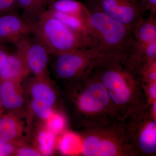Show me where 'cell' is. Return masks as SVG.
Here are the masks:
<instances>
[{
  "label": "cell",
  "mask_w": 156,
  "mask_h": 156,
  "mask_svg": "<svg viewBox=\"0 0 156 156\" xmlns=\"http://www.w3.org/2000/svg\"><path fill=\"white\" fill-rule=\"evenodd\" d=\"M67 83L65 98L74 124L79 130L122 120L106 89L92 71Z\"/></svg>",
  "instance_id": "cell-1"
},
{
  "label": "cell",
  "mask_w": 156,
  "mask_h": 156,
  "mask_svg": "<svg viewBox=\"0 0 156 156\" xmlns=\"http://www.w3.org/2000/svg\"><path fill=\"white\" fill-rule=\"evenodd\" d=\"M91 71L106 89L121 119L147 107L146 98L139 79L126 66L123 57H105Z\"/></svg>",
  "instance_id": "cell-2"
},
{
  "label": "cell",
  "mask_w": 156,
  "mask_h": 156,
  "mask_svg": "<svg viewBox=\"0 0 156 156\" xmlns=\"http://www.w3.org/2000/svg\"><path fill=\"white\" fill-rule=\"evenodd\" d=\"M87 20L88 47L106 57L126 58L133 41V28L109 17L90 3Z\"/></svg>",
  "instance_id": "cell-3"
},
{
  "label": "cell",
  "mask_w": 156,
  "mask_h": 156,
  "mask_svg": "<svg viewBox=\"0 0 156 156\" xmlns=\"http://www.w3.org/2000/svg\"><path fill=\"white\" fill-rule=\"evenodd\" d=\"M80 152L84 156H134L122 120L80 131Z\"/></svg>",
  "instance_id": "cell-4"
},
{
  "label": "cell",
  "mask_w": 156,
  "mask_h": 156,
  "mask_svg": "<svg viewBox=\"0 0 156 156\" xmlns=\"http://www.w3.org/2000/svg\"><path fill=\"white\" fill-rule=\"evenodd\" d=\"M32 34L50 55L54 56L89 48L87 40L82 34L56 18L48 9L34 23Z\"/></svg>",
  "instance_id": "cell-5"
},
{
  "label": "cell",
  "mask_w": 156,
  "mask_h": 156,
  "mask_svg": "<svg viewBox=\"0 0 156 156\" xmlns=\"http://www.w3.org/2000/svg\"><path fill=\"white\" fill-rule=\"evenodd\" d=\"M123 121L134 156H156V117L149 106L131 114Z\"/></svg>",
  "instance_id": "cell-6"
},
{
  "label": "cell",
  "mask_w": 156,
  "mask_h": 156,
  "mask_svg": "<svg viewBox=\"0 0 156 156\" xmlns=\"http://www.w3.org/2000/svg\"><path fill=\"white\" fill-rule=\"evenodd\" d=\"M133 33V44L124 62L135 74L144 64L156 59V16L143 17L134 26Z\"/></svg>",
  "instance_id": "cell-7"
},
{
  "label": "cell",
  "mask_w": 156,
  "mask_h": 156,
  "mask_svg": "<svg viewBox=\"0 0 156 156\" xmlns=\"http://www.w3.org/2000/svg\"><path fill=\"white\" fill-rule=\"evenodd\" d=\"M54 56L53 73L57 78L67 83L91 72L99 61L106 57L89 48H79Z\"/></svg>",
  "instance_id": "cell-8"
},
{
  "label": "cell",
  "mask_w": 156,
  "mask_h": 156,
  "mask_svg": "<svg viewBox=\"0 0 156 156\" xmlns=\"http://www.w3.org/2000/svg\"><path fill=\"white\" fill-rule=\"evenodd\" d=\"M15 46L30 74L39 79H50L48 70L50 53L32 34L23 39Z\"/></svg>",
  "instance_id": "cell-9"
},
{
  "label": "cell",
  "mask_w": 156,
  "mask_h": 156,
  "mask_svg": "<svg viewBox=\"0 0 156 156\" xmlns=\"http://www.w3.org/2000/svg\"><path fill=\"white\" fill-rule=\"evenodd\" d=\"M109 17L123 24L134 28L142 19L145 11L140 0H90Z\"/></svg>",
  "instance_id": "cell-10"
},
{
  "label": "cell",
  "mask_w": 156,
  "mask_h": 156,
  "mask_svg": "<svg viewBox=\"0 0 156 156\" xmlns=\"http://www.w3.org/2000/svg\"><path fill=\"white\" fill-rule=\"evenodd\" d=\"M34 23L17 11L0 14V44L15 46L32 34Z\"/></svg>",
  "instance_id": "cell-11"
},
{
  "label": "cell",
  "mask_w": 156,
  "mask_h": 156,
  "mask_svg": "<svg viewBox=\"0 0 156 156\" xmlns=\"http://www.w3.org/2000/svg\"><path fill=\"white\" fill-rule=\"evenodd\" d=\"M0 102L5 111L22 117L26 113L25 93L22 83L0 81Z\"/></svg>",
  "instance_id": "cell-12"
},
{
  "label": "cell",
  "mask_w": 156,
  "mask_h": 156,
  "mask_svg": "<svg viewBox=\"0 0 156 156\" xmlns=\"http://www.w3.org/2000/svg\"><path fill=\"white\" fill-rule=\"evenodd\" d=\"M30 74L25 61L16 50L14 53L9 54L5 65L0 70V81L22 83Z\"/></svg>",
  "instance_id": "cell-13"
},
{
  "label": "cell",
  "mask_w": 156,
  "mask_h": 156,
  "mask_svg": "<svg viewBox=\"0 0 156 156\" xmlns=\"http://www.w3.org/2000/svg\"><path fill=\"white\" fill-rule=\"evenodd\" d=\"M25 130L21 117L18 115L7 112L0 117V142H17Z\"/></svg>",
  "instance_id": "cell-14"
},
{
  "label": "cell",
  "mask_w": 156,
  "mask_h": 156,
  "mask_svg": "<svg viewBox=\"0 0 156 156\" xmlns=\"http://www.w3.org/2000/svg\"><path fill=\"white\" fill-rule=\"evenodd\" d=\"M28 77L26 80L31 98L54 106L57 100V96L51 85L50 79H39L33 76L30 79Z\"/></svg>",
  "instance_id": "cell-15"
},
{
  "label": "cell",
  "mask_w": 156,
  "mask_h": 156,
  "mask_svg": "<svg viewBox=\"0 0 156 156\" xmlns=\"http://www.w3.org/2000/svg\"><path fill=\"white\" fill-rule=\"evenodd\" d=\"M48 9L83 19L88 18L89 12L88 7L76 0H52Z\"/></svg>",
  "instance_id": "cell-16"
},
{
  "label": "cell",
  "mask_w": 156,
  "mask_h": 156,
  "mask_svg": "<svg viewBox=\"0 0 156 156\" xmlns=\"http://www.w3.org/2000/svg\"><path fill=\"white\" fill-rule=\"evenodd\" d=\"M36 148L41 156L53 154L56 145V134L50 131L46 125L40 126L35 136Z\"/></svg>",
  "instance_id": "cell-17"
},
{
  "label": "cell",
  "mask_w": 156,
  "mask_h": 156,
  "mask_svg": "<svg viewBox=\"0 0 156 156\" xmlns=\"http://www.w3.org/2000/svg\"><path fill=\"white\" fill-rule=\"evenodd\" d=\"M20 9L23 11V16L34 23L48 9L50 2L48 0H16Z\"/></svg>",
  "instance_id": "cell-18"
},
{
  "label": "cell",
  "mask_w": 156,
  "mask_h": 156,
  "mask_svg": "<svg viewBox=\"0 0 156 156\" xmlns=\"http://www.w3.org/2000/svg\"><path fill=\"white\" fill-rule=\"evenodd\" d=\"M53 107L40 101L31 98L29 109L39 119L46 122L54 112Z\"/></svg>",
  "instance_id": "cell-19"
},
{
  "label": "cell",
  "mask_w": 156,
  "mask_h": 156,
  "mask_svg": "<svg viewBox=\"0 0 156 156\" xmlns=\"http://www.w3.org/2000/svg\"><path fill=\"white\" fill-rule=\"evenodd\" d=\"M135 75L141 85L156 82V59L144 64L136 71Z\"/></svg>",
  "instance_id": "cell-20"
},
{
  "label": "cell",
  "mask_w": 156,
  "mask_h": 156,
  "mask_svg": "<svg viewBox=\"0 0 156 156\" xmlns=\"http://www.w3.org/2000/svg\"><path fill=\"white\" fill-rule=\"evenodd\" d=\"M45 122L47 128L53 133L57 134L63 131L65 125V120L61 114L54 112Z\"/></svg>",
  "instance_id": "cell-21"
},
{
  "label": "cell",
  "mask_w": 156,
  "mask_h": 156,
  "mask_svg": "<svg viewBox=\"0 0 156 156\" xmlns=\"http://www.w3.org/2000/svg\"><path fill=\"white\" fill-rule=\"evenodd\" d=\"M76 136L71 133H66L62 136L58 141L59 150L64 154H72L76 149Z\"/></svg>",
  "instance_id": "cell-22"
},
{
  "label": "cell",
  "mask_w": 156,
  "mask_h": 156,
  "mask_svg": "<svg viewBox=\"0 0 156 156\" xmlns=\"http://www.w3.org/2000/svg\"><path fill=\"white\" fill-rule=\"evenodd\" d=\"M14 156H41L40 152L36 147L22 144L19 142L17 144Z\"/></svg>",
  "instance_id": "cell-23"
},
{
  "label": "cell",
  "mask_w": 156,
  "mask_h": 156,
  "mask_svg": "<svg viewBox=\"0 0 156 156\" xmlns=\"http://www.w3.org/2000/svg\"><path fill=\"white\" fill-rule=\"evenodd\" d=\"M143 90L145 94L147 106L156 102V82L142 84Z\"/></svg>",
  "instance_id": "cell-24"
},
{
  "label": "cell",
  "mask_w": 156,
  "mask_h": 156,
  "mask_svg": "<svg viewBox=\"0 0 156 156\" xmlns=\"http://www.w3.org/2000/svg\"><path fill=\"white\" fill-rule=\"evenodd\" d=\"M19 142H0V156H14Z\"/></svg>",
  "instance_id": "cell-25"
},
{
  "label": "cell",
  "mask_w": 156,
  "mask_h": 156,
  "mask_svg": "<svg viewBox=\"0 0 156 156\" xmlns=\"http://www.w3.org/2000/svg\"><path fill=\"white\" fill-rule=\"evenodd\" d=\"M18 9L16 0H0V14L16 11Z\"/></svg>",
  "instance_id": "cell-26"
},
{
  "label": "cell",
  "mask_w": 156,
  "mask_h": 156,
  "mask_svg": "<svg viewBox=\"0 0 156 156\" xmlns=\"http://www.w3.org/2000/svg\"><path fill=\"white\" fill-rule=\"evenodd\" d=\"M144 11H148L151 15H156V0H140Z\"/></svg>",
  "instance_id": "cell-27"
},
{
  "label": "cell",
  "mask_w": 156,
  "mask_h": 156,
  "mask_svg": "<svg viewBox=\"0 0 156 156\" xmlns=\"http://www.w3.org/2000/svg\"><path fill=\"white\" fill-rule=\"evenodd\" d=\"M5 45L0 44V70L5 65L10 53L4 48Z\"/></svg>",
  "instance_id": "cell-28"
},
{
  "label": "cell",
  "mask_w": 156,
  "mask_h": 156,
  "mask_svg": "<svg viewBox=\"0 0 156 156\" xmlns=\"http://www.w3.org/2000/svg\"><path fill=\"white\" fill-rule=\"evenodd\" d=\"M4 112H5V110L3 108V107L2 106L1 102H0V117L4 114Z\"/></svg>",
  "instance_id": "cell-29"
}]
</instances>
